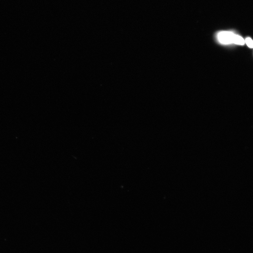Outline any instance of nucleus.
Instances as JSON below:
<instances>
[{
  "label": "nucleus",
  "instance_id": "f03ea898",
  "mask_svg": "<svg viewBox=\"0 0 253 253\" xmlns=\"http://www.w3.org/2000/svg\"><path fill=\"white\" fill-rule=\"evenodd\" d=\"M245 40L242 37L238 35H234L233 39L234 43L243 45L245 44Z\"/></svg>",
  "mask_w": 253,
  "mask_h": 253
},
{
  "label": "nucleus",
  "instance_id": "f257e3e1",
  "mask_svg": "<svg viewBox=\"0 0 253 253\" xmlns=\"http://www.w3.org/2000/svg\"><path fill=\"white\" fill-rule=\"evenodd\" d=\"M234 34L230 31H221L218 35V40L221 43L230 44L233 43Z\"/></svg>",
  "mask_w": 253,
  "mask_h": 253
},
{
  "label": "nucleus",
  "instance_id": "7ed1b4c3",
  "mask_svg": "<svg viewBox=\"0 0 253 253\" xmlns=\"http://www.w3.org/2000/svg\"><path fill=\"white\" fill-rule=\"evenodd\" d=\"M245 42L246 43L248 47L251 48H252L253 41L251 38L249 37L247 38L245 40Z\"/></svg>",
  "mask_w": 253,
  "mask_h": 253
}]
</instances>
